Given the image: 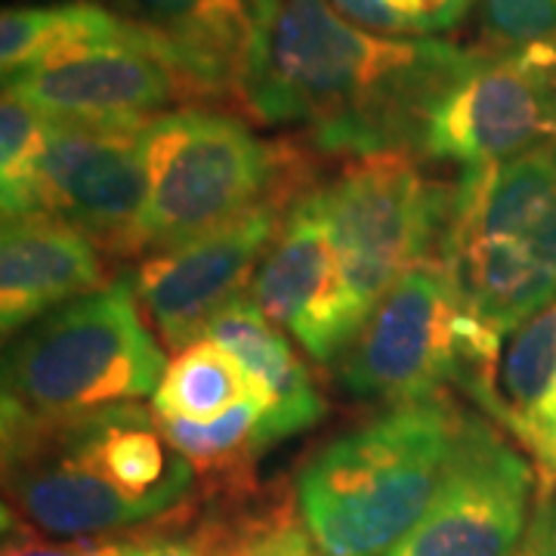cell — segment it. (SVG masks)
<instances>
[{"label": "cell", "mask_w": 556, "mask_h": 556, "mask_svg": "<svg viewBox=\"0 0 556 556\" xmlns=\"http://www.w3.org/2000/svg\"><path fill=\"white\" fill-rule=\"evenodd\" d=\"M467 412L448 393L412 399L321 445L294 482L318 551L390 554L433 504Z\"/></svg>", "instance_id": "obj_3"}, {"label": "cell", "mask_w": 556, "mask_h": 556, "mask_svg": "<svg viewBox=\"0 0 556 556\" xmlns=\"http://www.w3.org/2000/svg\"><path fill=\"white\" fill-rule=\"evenodd\" d=\"M204 338L217 340L239 358L254 387V396L266 402L260 442L269 452L281 439L298 437L328 415V402L313 380L309 365L300 358L291 338L251 298H236L211 318Z\"/></svg>", "instance_id": "obj_17"}, {"label": "cell", "mask_w": 556, "mask_h": 556, "mask_svg": "<svg viewBox=\"0 0 556 556\" xmlns=\"http://www.w3.org/2000/svg\"><path fill=\"white\" fill-rule=\"evenodd\" d=\"M303 192V189H300ZM294 195H276L195 239L149 251L127 273L159 340L179 353L204 338L211 318L241 298Z\"/></svg>", "instance_id": "obj_12"}, {"label": "cell", "mask_w": 556, "mask_h": 556, "mask_svg": "<svg viewBox=\"0 0 556 556\" xmlns=\"http://www.w3.org/2000/svg\"><path fill=\"white\" fill-rule=\"evenodd\" d=\"M164 371V350L124 273L16 334L3 356L0 405L28 415L97 412L155 396Z\"/></svg>", "instance_id": "obj_6"}, {"label": "cell", "mask_w": 556, "mask_h": 556, "mask_svg": "<svg viewBox=\"0 0 556 556\" xmlns=\"http://www.w3.org/2000/svg\"><path fill=\"white\" fill-rule=\"evenodd\" d=\"M137 541L139 556H223L219 522L199 492L170 517L137 529Z\"/></svg>", "instance_id": "obj_25"}, {"label": "cell", "mask_w": 556, "mask_h": 556, "mask_svg": "<svg viewBox=\"0 0 556 556\" xmlns=\"http://www.w3.org/2000/svg\"><path fill=\"white\" fill-rule=\"evenodd\" d=\"M93 541H62L35 532L28 522L3 510V556H84Z\"/></svg>", "instance_id": "obj_27"}, {"label": "cell", "mask_w": 556, "mask_h": 556, "mask_svg": "<svg viewBox=\"0 0 556 556\" xmlns=\"http://www.w3.org/2000/svg\"><path fill=\"white\" fill-rule=\"evenodd\" d=\"M343 20L399 40H427L467 20L477 0H331Z\"/></svg>", "instance_id": "obj_24"}, {"label": "cell", "mask_w": 556, "mask_h": 556, "mask_svg": "<svg viewBox=\"0 0 556 556\" xmlns=\"http://www.w3.org/2000/svg\"><path fill=\"white\" fill-rule=\"evenodd\" d=\"M263 399H244L214 420H159L167 442L199 473L201 489H217L229 482L257 477L254 464L263 455Z\"/></svg>", "instance_id": "obj_21"}, {"label": "cell", "mask_w": 556, "mask_h": 556, "mask_svg": "<svg viewBox=\"0 0 556 556\" xmlns=\"http://www.w3.org/2000/svg\"><path fill=\"white\" fill-rule=\"evenodd\" d=\"M507 430H510L529 452L556 445V378L554 383L547 387V393L541 396V402H538L535 408L526 412V415L514 417Z\"/></svg>", "instance_id": "obj_29"}, {"label": "cell", "mask_w": 556, "mask_h": 556, "mask_svg": "<svg viewBox=\"0 0 556 556\" xmlns=\"http://www.w3.org/2000/svg\"><path fill=\"white\" fill-rule=\"evenodd\" d=\"M532 455H535L538 470H541L544 477L556 479V445H547V448H538V452H532Z\"/></svg>", "instance_id": "obj_30"}, {"label": "cell", "mask_w": 556, "mask_h": 556, "mask_svg": "<svg viewBox=\"0 0 556 556\" xmlns=\"http://www.w3.org/2000/svg\"><path fill=\"white\" fill-rule=\"evenodd\" d=\"M139 38H149L142 25L90 0L53 7H10L0 20V68L7 80L90 47Z\"/></svg>", "instance_id": "obj_18"}, {"label": "cell", "mask_w": 556, "mask_h": 556, "mask_svg": "<svg viewBox=\"0 0 556 556\" xmlns=\"http://www.w3.org/2000/svg\"><path fill=\"white\" fill-rule=\"evenodd\" d=\"M437 260L495 334L514 338L532 321L556 298V142L464 167Z\"/></svg>", "instance_id": "obj_4"}, {"label": "cell", "mask_w": 556, "mask_h": 556, "mask_svg": "<svg viewBox=\"0 0 556 556\" xmlns=\"http://www.w3.org/2000/svg\"><path fill=\"white\" fill-rule=\"evenodd\" d=\"M244 399L257 396L239 358L217 340L199 338L167 362L152 396V415L159 420H214Z\"/></svg>", "instance_id": "obj_20"}, {"label": "cell", "mask_w": 556, "mask_h": 556, "mask_svg": "<svg viewBox=\"0 0 556 556\" xmlns=\"http://www.w3.org/2000/svg\"><path fill=\"white\" fill-rule=\"evenodd\" d=\"M501 334L460 300L439 260L399 278L338 358L350 396L399 405L457 387L482 415L507 427L510 408L497 390Z\"/></svg>", "instance_id": "obj_5"}, {"label": "cell", "mask_w": 556, "mask_h": 556, "mask_svg": "<svg viewBox=\"0 0 556 556\" xmlns=\"http://www.w3.org/2000/svg\"><path fill=\"white\" fill-rule=\"evenodd\" d=\"M479 13L495 50L556 47V0H479Z\"/></svg>", "instance_id": "obj_26"}, {"label": "cell", "mask_w": 556, "mask_h": 556, "mask_svg": "<svg viewBox=\"0 0 556 556\" xmlns=\"http://www.w3.org/2000/svg\"><path fill=\"white\" fill-rule=\"evenodd\" d=\"M535 460L482 412H467L433 504L383 556H510L538 504Z\"/></svg>", "instance_id": "obj_9"}, {"label": "cell", "mask_w": 556, "mask_h": 556, "mask_svg": "<svg viewBox=\"0 0 556 556\" xmlns=\"http://www.w3.org/2000/svg\"><path fill=\"white\" fill-rule=\"evenodd\" d=\"M161 40L199 97H239L276 0H115Z\"/></svg>", "instance_id": "obj_16"}, {"label": "cell", "mask_w": 556, "mask_h": 556, "mask_svg": "<svg viewBox=\"0 0 556 556\" xmlns=\"http://www.w3.org/2000/svg\"><path fill=\"white\" fill-rule=\"evenodd\" d=\"M3 90L47 118L80 124H139L174 112L177 102L199 100L192 80L152 35L43 62L3 80Z\"/></svg>", "instance_id": "obj_14"}, {"label": "cell", "mask_w": 556, "mask_h": 556, "mask_svg": "<svg viewBox=\"0 0 556 556\" xmlns=\"http://www.w3.org/2000/svg\"><path fill=\"white\" fill-rule=\"evenodd\" d=\"M556 142V47L479 53L427 127L424 159L485 167Z\"/></svg>", "instance_id": "obj_10"}, {"label": "cell", "mask_w": 556, "mask_h": 556, "mask_svg": "<svg viewBox=\"0 0 556 556\" xmlns=\"http://www.w3.org/2000/svg\"><path fill=\"white\" fill-rule=\"evenodd\" d=\"M556 378V298L510 338L497 365V390L510 420L532 412ZM507 420V427H510ZM504 427V430H507Z\"/></svg>", "instance_id": "obj_23"}, {"label": "cell", "mask_w": 556, "mask_h": 556, "mask_svg": "<svg viewBox=\"0 0 556 556\" xmlns=\"http://www.w3.org/2000/svg\"><path fill=\"white\" fill-rule=\"evenodd\" d=\"M201 501L219 522L223 556H318L321 551L300 517L298 485L291 479L257 477L201 489Z\"/></svg>", "instance_id": "obj_19"}, {"label": "cell", "mask_w": 556, "mask_h": 556, "mask_svg": "<svg viewBox=\"0 0 556 556\" xmlns=\"http://www.w3.org/2000/svg\"><path fill=\"white\" fill-rule=\"evenodd\" d=\"M53 118L38 112L31 102L3 90L0 102V204L3 217L31 214L38 207L40 159L47 149Z\"/></svg>", "instance_id": "obj_22"}, {"label": "cell", "mask_w": 556, "mask_h": 556, "mask_svg": "<svg viewBox=\"0 0 556 556\" xmlns=\"http://www.w3.org/2000/svg\"><path fill=\"white\" fill-rule=\"evenodd\" d=\"M248 291L321 365L338 362L350 350L362 321L350 303L316 182L288 204Z\"/></svg>", "instance_id": "obj_13"}, {"label": "cell", "mask_w": 556, "mask_h": 556, "mask_svg": "<svg viewBox=\"0 0 556 556\" xmlns=\"http://www.w3.org/2000/svg\"><path fill=\"white\" fill-rule=\"evenodd\" d=\"M318 556H328V554H318Z\"/></svg>", "instance_id": "obj_31"}, {"label": "cell", "mask_w": 556, "mask_h": 556, "mask_svg": "<svg viewBox=\"0 0 556 556\" xmlns=\"http://www.w3.org/2000/svg\"><path fill=\"white\" fill-rule=\"evenodd\" d=\"M510 556H556V479L541 473L535 514L519 547Z\"/></svg>", "instance_id": "obj_28"}, {"label": "cell", "mask_w": 556, "mask_h": 556, "mask_svg": "<svg viewBox=\"0 0 556 556\" xmlns=\"http://www.w3.org/2000/svg\"><path fill=\"white\" fill-rule=\"evenodd\" d=\"M142 149L149 167L146 254L313 186L309 161L298 149L263 142L236 115L201 105L146 121Z\"/></svg>", "instance_id": "obj_7"}, {"label": "cell", "mask_w": 556, "mask_h": 556, "mask_svg": "<svg viewBox=\"0 0 556 556\" xmlns=\"http://www.w3.org/2000/svg\"><path fill=\"white\" fill-rule=\"evenodd\" d=\"M142 130L146 121H53L40 159V211L78 226L109 260L146 254L142 223L149 204V167Z\"/></svg>", "instance_id": "obj_11"}, {"label": "cell", "mask_w": 556, "mask_h": 556, "mask_svg": "<svg viewBox=\"0 0 556 556\" xmlns=\"http://www.w3.org/2000/svg\"><path fill=\"white\" fill-rule=\"evenodd\" d=\"M109 281L105 254L78 226L47 211L3 217L0 328L7 340Z\"/></svg>", "instance_id": "obj_15"}, {"label": "cell", "mask_w": 556, "mask_h": 556, "mask_svg": "<svg viewBox=\"0 0 556 556\" xmlns=\"http://www.w3.org/2000/svg\"><path fill=\"white\" fill-rule=\"evenodd\" d=\"M3 510L35 532L97 541L170 517L199 473L139 402L75 415L3 405Z\"/></svg>", "instance_id": "obj_2"}, {"label": "cell", "mask_w": 556, "mask_h": 556, "mask_svg": "<svg viewBox=\"0 0 556 556\" xmlns=\"http://www.w3.org/2000/svg\"><path fill=\"white\" fill-rule=\"evenodd\" d=\"M477 60L448 40L371 35L331 0H276L239 100L263 124L298 127L328 159L424 155L437 109Z\"/></svg>", "instance_id": "obj_1"}, {"label": "cell", "mask_w": 556, "mask_h": 556, "mask_svg": "<svg viewBox=\"0 0 556 556\" xmlns=\"http://www.w3.org/2000/svg\"><path fill=\"white\" fill-rule=\"evenodd\" d=\"M417 152L346 159L318 186L325 223L338 251L353 313L365 325L371 309L417 263L439 257L452 186L420 170Z\"/></svg>", "instance_id": "obj_8"}]
</instances>
